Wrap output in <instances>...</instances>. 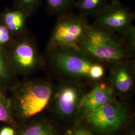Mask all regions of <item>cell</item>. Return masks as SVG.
Masks as SVG:
<instances>
[{
    "mask_svg": "<svg viewBox=\"0 0 135 135\" xmlns=\"http://www.w3.org/2000/svg\"><path fill=\"white\" fill-rule=\"evenodd\" d=\"M127 47L112 33L94 26H89L79 45L80 50L92 59L113 64L130 56Z\"/></svg>",
    "mask_w": 135,
    "mask_h": 135,
    "instance_id": "cell-1",
    "label": "cell"
},
{
    "mask_svg": "<svg viewBox=\"0 0 135 135\" xmlns=\"http://www.w3.org/2000/svg\"><path fill=\"white\" fill-rule=\"evenodd\" d=\"M53 91L52 86L47 82L25 84L16 98V106L19 115L27 119L41 112L50 101Z\"/></svg>",
    "mask_w": 135,
    "mask_h": 135,
    "instance_id": "cell-2",
    "label": "cell"
},
{
    "mask_svg": "<svg viewBox=\"0 0 135 135\" xmlns=\"http://www.w3.org/2000/svg\"><path fill=\"white\" fill-rule=\"evenodd\" d=\"M89 27L85 17L81 15L62 16L54 28L50 48L80 50L79 45Z\"/></svg>",
    "mask_w": 135,
    "mask_h": 135,
    "instance_id": "cell-3",
    "label": "cell"
},
{
    "mask_svg": "<svg viewBox=\"0 0 135 135\" xmlns=\"http://www.w3.org/2000/svg\"><path fill=\"white\" fill-rule=\"evenodd\" d=\"M51 62L60 72L74 77L89 78L94 62L92 59L80 50L51 49Z\"/></svg>",
    "mask_w": 135,
    "mask_h": 135,
    "instance_id": "cell-4",
    "label": "cell"
},
{
    "mask_svg": "<svg viewBox=\"0 0 135 135\" xmlns=\"http://www.w3.org/2000/svg\"><path fill=\"white\" fill-rule=\"evenodd\" d=\"M86 118L94 129L107 133L119 129L125 123L127 114L124 107L113 100L86 112Z\"/></svg>",
    "mask_w": 135,
    "mask_h": 135,
    "instance_id": "cell-5",
    "label": "cell"
},
{
    "mask_svg": "<svg viewBox=\"0 0 135 135\" xmlns=\"http://www.w3.org/2000/svg\"><path fill=\"white\" fill-rule=\"evenodd\" d=\"M95 27L111 33H118L126 35L134 30L132 23L135 19L134 13L121 5V3L110 4L98 15Z\"/></svg>",
    "mask_w": 135,
    "mask_h": 135,
    "instance_id": "cell-6",
    "label": "cell"
},
{
    "mask_svg": "<svg viewBox=\"0 0 135 135\" xmlns=\"http://www.w3.org/2000/svg\"><path fill=\"white\" fill-rule=\"evenodd\" d=\"M133 66L122 61L113 64L111 69V87L115 93L125 95L133 89L134 84Z\"/></svg>",
    "mask_w": 135,
    "mask_h": 135,
    "instance_id": "cell-7",
    "label": "cell"
},
{
    "mask_svg": "<svg viewBox=\"0 0 135 135\" xmlns=\"http://www.w3.org/2000/svg\"><path fill=\"white\" fill-rule=\"evenodd\" d=\"M81 98L80 90L77 86L70 84H64L55 94L58 111L64 116L72 115Z\"/></svg>",
    "mask_w": 135,
    "mask_h": 135,
    "instance_id": "cell-8",
    "label": "cell"
},
{
    "mask_svg": "<svg viewBox=\"0 0 135 135\" xmlns=\"http://www.w3.org/2000/svg\"><path fill=\"white\" fill-rule=\"evenodd\" d=\"M115 92L105 83L97 84L90 92L82 97L78 107L86 112L94 110L113 100Z\"/></svg>",
    "mask_w": 135,
    "mask_h": 135,
    "instance_id": "cell-9",
    "label": "cell"
},
{
    "mask_svg": "<svg viewBox=\"0 0 135 135\" xmlns=\"http://www.w3.org/2000/svg\"><path fill=\"white\" fill-rule=\"evenodd\" d=\"M13 59L16 67L23 72L33 70L38 64L36 49L27 41H23L16 46L13 51Z\"/></svg>",
    "mask_w": 135,
    "mask_h": 135,
    "instance_id": "cell-10",
    "label": "cell"
},
{
    "mask_svg": "<svg viewBox=\"0 0 135 135\" xmlns=\"http://www.w3.org/2000/svg\"><path fill=\"white\" fill-rule=\"evenodd\" d=\"M110 4V0H78L76 6L82 16L96 17Z\"/></svg>",
    "mask_w": 135,
    "mask_h": 135,
    "instance_id": "cell-11",
    "label": "cell"
},
{
    "mask_svg": "<svg viewBox=\"0 0 135 135\" xmlns=\"http://www.w3.org/2000/svg\"><path fill=\"white\" fill-rule=\"evenodd\" d=\"M25 18L24 12L23 11L9 12L6 13L4 17L6 27L13 32L19 31L23 28Z\"/></svg>",
    "mask_w": 135,
    "mask_h": 135,
    "instance_id": "cell-12",
    "label": "cell"
},
{
    "mask_svg": "<svg viewBox=\"0 0 135 135\" xmlns=\"http://www.w3.org/2000/svg\"><path fill=\"white\" fill-rule=\"evenodd\" d=\"M0 122L14 125L12 105L10 100L0 93Z\"/></svg>",
    "mask_w": 135,
    "mask_h": 135,
    "instance_id": "cell-13",
    "label": "cell"
},
{
    "mask_svg": "<svg viewBox=\"0 0 135 135\" xmlns=\"http://www.w3.org/2000/svg\"><path fill=\"white\" fill-rule=\"evenodd\" d=\"M18 135H56L50 126L39 123L30 126L22 131Z\"/></svg>",
    "mask_w": 135,
    "mask_h": 135,
    "instance_id": "cell-14",
    "label": "cell"
},
{
    "mask_svg": "<svg viewBox=\"0 0 135 135\" xmlns=\"http://www.w3.org/2000/svg\"><path fill=\"white\" fill-rule=\"evenodd\" d=\"M50 10L56 13H61L68 9L71 4V0H46Z\"/></svg>",
    "mask_w": 135,
    "mask_h": 135,
    "instance_id": "cell-15",
    "label": "cell"
},
{
    "mask_svg": "<svg viewBox=\"0 0 135 135\" xmlns=\"http://www.w3.org/2000/svg\"><path fill=\"white\" fill-rule=\"evenodd\" d=\"M105 69L101 64L95 63L92 66L89 73V78L92 80H99L103 77Z\"/></svg>",
    "mask_w": 135,
    "mask_h": 135,
    "instance_id": "cell-16",
    "label": "cell"
},
{
    "mask_svg": "<svg viewBox=\"0 0 135 135\" xmlns=\"http://www.w3.org/2000/svg\"><path fill=\"white\" fill-rule=\"evenodd\" d=\"M40 0H18L19 3L24 12H32L37 7Z\"/></svg>",
    "mask_w": 135,
    "mask_h": 135,
    "instance_id": "cell-17",
    "label": "cell"
},
{
    "mask_svg": "<svg viewBox=\"0 0 135 135\" xmlns=\"http://www.w3.org/2000/svg\"><path fill=\"white\" fill-rule=\"evenodd\" d=\"M9 72L0 48V81L7 80L9 78Z\"/></svg>",
    "mask_w": 135,
    "mask_h": 135,
    "instance_id": "cell-18",
    "label": "cell"
},
{
    "mask_svg": "<svg viewBox=\"0 0 135 135\" xmlns=\"http://www.w3.org/2000/svg\"><path fill=\"white\" fill-rule=\"evenodd\" d=\"M10 39V33L8 29L6 27L0 25V44L8 43Z\"/></svg>",
    "mask_w": 135,
    "mask_h": 135,
    "instance_id": "cell-19",
    "label": "cell"
},
{
    "mask_svg": "<svg viewBox=\"0 0 135 135\" xmlns=\"http://www.w3.org/2000/svg\"><path fill=\"white\" fill-rule=\"evenodd\" d=\"M0 135H15V132L12 128L5 127L0 131Z\"/></svg>",
    "mask_w": 135,
    "mask_h": 135,
    "instance_id": "cell-20",
    "label": "cell"
},
{
    "mask_svg": "<svg viewBox=\"0 0 135 135\" xmlns=\"http://www.w3.org/2000/svg\"><path fill=\"white\" fill-rule=\"evenodd\" d=\"M73 135H93L88 131L85 129H78L76 131Z\"/></svg>",
    "mask_w": 135,
    "mask_h": 135,
    "instance_id": "cell-21",
    "label": "cell"
},
{
    "mask_svg": "<svg viewBox=\"0 0 135 135\" xmlns=\"http://www.w3.org/2000/svg\"><path fill=\"white\" fill-rule=\"evenodd\" d=\"M111 4L112 5H115V4H118L120 3V0H110Z\"/></svg>",
    "mask_w": 135,
    "mask_h": 135,
    "instance_id": "cell-22",
    "label": "cell"
},
{
    "mask_svg": "<svg viewBox=\"0 0 135 135\" xmlns=\"http://www.w3.org/2000/svg\"></svg>",
    "mask_w": 135,
    "mask_h": 135,
    "instance_id": "cell-23",
    "label": "cell"
}]
</instances>
